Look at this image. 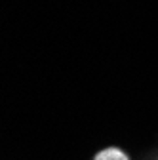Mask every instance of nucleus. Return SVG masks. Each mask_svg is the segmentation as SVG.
I'll use <instances>...</instances> for the list:
<instances>
[{
  "mask_svg": "<svg viewBox=\"0 0 158 160\" xmlns=\"http://www.w3.org/2000/svg\"><path fill=\"white\" fill-rule=\"evenodd\" d=\"M93 160H130V156L118 147H107L97 152L93 156Z\"/></svg>",
  "mask_w": 158,
  "mask_h": 160,
  "instance_id": "1",
  "label": "nucleus"
}]
</instances>
